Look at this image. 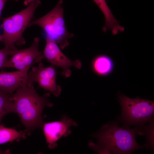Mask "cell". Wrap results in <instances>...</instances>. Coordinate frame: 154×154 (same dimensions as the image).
<instances>
[{"label":"cell","instance_id":"cell-1","mask_svg":"<svg viewBox=\"0 0 154 154\" xmlns=\"http://www.w3.org/2000/svg\"><path fill=\"white\" fill-rule=\"evenodd\" d=\"M50 93L42 96L38 94L33 84H25L19 87L11 95L16 114L20 117L28 135L37 128H42L43 124L42 113L46 106L53 104L48 99Z\"/></svg>","mask_w":154,"mask_h":154},{"label":"cell","instance_id":"cell-2","mask_svg":"<svg viewBox=\"0 0 154 154\" xmlns=\"http://www.w3.org/2000/svg\"><path fill=\"white\" fill-rule=\"evenodd\" d=\"M142 126L130 129L119 127L116 121L104 125L99 131L92 136L97 140L96 144L102 149L110 151L112 154H130L143 148L135 139L136 133L142 135Z\"/></svg>","mask_w":154,"mask_h":154},{"label":"cell","instance_id":"cell-3","mask_svg":"<svg viewBox=\"0 0 154 154\" xmlns=\"http://www.w3.org/2000/svg\"><path fill=\"white\" fill-rule=\"evenodd\" d=\"M41 3L39 0L34 1L20 12L2 19L1 26L3 29L2 42L5 47L15 50L17 49L15 44L20 46L25 44L23 34L33 18L36 9Z\"/></svg>","mask_w":154,"mask_h":154},{"label":"cell","instance_id":"cell-4","mask_svg":"<svg viewBox=\"0 0 154 154\" xmlns=\"http://www.w3.org/2000/svg\"><path fill=\"white\" fill-rule=\"evenodd\" d=\"M62 0H59L54 7L42 17L31 21L28 27L33 25L41 27L47 36L55 41L61 49L69 44L74 34L68 32L65 25Z\"/></svg>","mask_w":154,"mask_h":154},{"label":"cell","instance_id":"cell-5","mask_svg":"<svg viewBox=\"0 0 154 154\" xmlns=\"http://www.w3.org/2000/svg\"><path fill=\"white\" fill-rule=\"evenodd\" d=\"M117 99L121 108L119 119L124 127L143 125L152 118L154 113V102L138 97L131 98L118 93Z\"/></svg>","mask_w":154,"mask_h":154},{"label":"cell","instance_id":"cell-6","mask_svg":"<svg viewBox=\"0 0 154 154\" xmlns=\"http://www.w3.org/2000/svg\"><path fill=\"white\" fill-rule=\"evenodd\" d=\"M37 66L33 67L28 73L26 84H33L34 82L38 83V87L50 91L56 97L60 95L61 88L56 82L57 73L54 66L51 65L44 67L41 62Z\"/></svg>","mask_w":154,"mask_h":154},{"label":"cell","instance_id":"cell-7","mask_svg":"<svg viewBox=\"0 0 154 154\" xmlns=\"http://www.w3.org/2000/svg\"><path fill=\"white\" fill-rule=\"evenodd\" d=\"M45 37L46 44L43 52L44 58L51 65L62 68V74L65 77H68L71 75V72L69 69L71 66L81 68L82 64L79 60H70L62 52L55 41L47 36Z\"/></svg>","mask_w":154,"mask_h":154},{"label":"cell","instance_id":"cell-8","mask_svg":"<svg viewBox=\"0 0 154 154\" xmlns=\"http://www.w3.org/2000/svg\"><path fill=\"white\" fill-rule=\"evenodd\" d=\"M77 125L75 121L66 115L59 121L43 123L41 128L49 148L56 147L57 142L61 137H66L71 133L69 128Z\"/></svg>","mask_w":154,"mask_h":154},{"label":"cell","instance_id":"cell-9","mask_svg":"<svg viewBox=\"0 0 154 154\" xmlns=\"http://www.w3.org/2000/svg\"><path fill=\"white\" fill-rule=\"evenodd\" d=\"M33 64L15 71L0 72V89L12 95L19 87L26 84L28 70Z\"/></svg>","mask_w":154,"mask_h":154},{"label":"cell","instance_id":"cell-10","mask_svg":"<svg viewBox=\"0 0 154 154\" xmlns=\"http://www.w3.org/2000/svg\"><path fill=\"white\" fill-rule=\"evenodd\" d=\"M39 37H35L31 45L25 49L21 60L13 64L11 68L21 70L29 65L40 62L44 58L43 53L39 50Z\"/></svg>","mask_w":154,"mask_h":154},{"label":"cell","instance_id":"cell-11","mask_svg":"<svg viewBox=\"0 0 154 154\" xmlns=\"http://www.w3.org/2000/svg\"><path fill=\"white\" fill-rule=\"evenodd\" d=\"M103 13L105 18V23L102 28V31L106 32L110 30L115 35L124 31V28L121 26L115 18L111 10L105 0H93Z\"/></svg>","mask_w":154,"mask_h":154},{"label":"cell","instance_id":"cell-12","mask_svg":"<svg viewBox=\"0 0 154 154\" xmlns=\"http://www.w3.org/2000/svg\"><path fill=\"white\" fill-rule=\"evenodd\" d=\"M91 66L93 71L96 74L100 76H105L112 72L114 64L110 56L102 54L98 55L93 58Z\"/></svg>","mask_w":154,"mask_h":154},{"label":"cell","instance_id":"cell-13","mask_svg":"<svg viewBox=\"0 0 154 154\" xmlns=\"http://www.w3.org/2000/svg\"><path fill=\"white\" fill-rule=\"evenodd\" d=\"M26 133L23 131H18L15 129L5 127L0 124V145L14 141L24 139Z\"/></svg>","mask_w":154,"mask_h":154},{"label":"cell","instance_id":"cell-14","mask_svg":"<svg viewBox=\"0 0 154 154\" xmlns=\"http://www.w3.org/2000/svg\"><path fill=\"white\" fill-rule=\"evenodd\" d=\"M11 112L16 113L11 95L0 89V124L3 117Z\"/></svg>","mask_w":154,"mask_h":154},{"label":"cell","instance_id":"cell-15","mask_svg":"<svg viewBox=\"0 0 154 154\" xmlns=\"http://www.w3.org/2000/svg\"><path fill=\"white\" fill-rule=\"evenodd\" d=\"M152 118L150 121L149 124L144 127L143 135L146 137L147 141L144 144L147 149H154V120Z\"/></svg>","mask_w":154,"mask_h":154},{"label":"cell","instance_id":"cell-16","mask_svg":"<svg viewBox=\"0 0 154 154\" xmlns=\"http://www.w3.org/2000/svg\"><path fill=\"white\" fill-rule=\"evenodd\" d=\"M14 50L5 47L0 49V69L6 68L8 60V57L11 55Z\"/></svg>","mask_w":154,"mask_h":154},{"label":"cell","instance_id":"cell-17","mask_svg":"<svg viewBox=\"0 0 154 154\" xmlns=\"http://www.w3.org/2000/svg\"><path fill=\"white\" fill-rule=\"evenodd\" d=\"M9 0H0V19L1 17V13L2 10L4 7L6 2ZM17 1L19 0H13Z\"/></svg>","mask_w":154,"mask_h":154},{"label":"cell","instance_id":"cell-18","mask_svg":"<svg viewBox=\"0 0 154 154\" xmlns=\"http://www.w3.org/2000/svg\"><path fill=\"white\" fill-rule=\"evenodd\" d=\"M11 153L10 151L8 149L6 150H3L0 148V154H6Z\"/></svg>","mask_w":154,"mask_h":154},{"label":"cell","instance_id":"cell-19","mask_svg":"<svg viewBox=\"0 0 154 154\" xmlns=\"http://www.w3.org/2000/svg\"><path fill=\"white\" fill-rule=\"evenodd\" d=\"M36 0H24L23 2L24 4L26 6L28 5L32 1Z\"/></svg>","mask_w":154,"mask_h":154},{"label":"cell","instance_id":"cell-20","mask_svg":"<svg viewBox=\"0 0 154 154\" xmlns=\"http://www.w3.org/2000/svg\"><path fill=\"white\" fill-rule=\"evenodd\" d=\"M2 35H0V42L2 41Z\"/></svg>","mask_w":154,"mask_h":154}]
</instances>
